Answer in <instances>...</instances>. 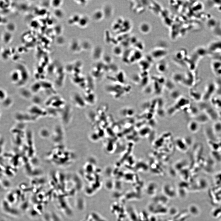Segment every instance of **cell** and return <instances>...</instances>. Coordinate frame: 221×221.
Instances as JSON below:
<instances>
[{"label":"cell","instance_id":"1","mask_svg":"<svg viewBox=\"0 0 221 221\" xmlns=\"http://www.w3.org/2000/svg\"><path fill=\"white\" fill-rule=\"evenodd\" d=\"M141 31L143 32H147L149 31L150 27L148 24L146 23L142 24L141 25L140 27Z\"/></svg>","mask_w":221,"mask_h":221},{"label":"cell","instance_id":"2","mask_svg":"<svg viewBox=\"0 0 221 221\" xmlns=\"http://www.w3.org/2000/svg\"><path fill=\"white\" fill-rule=\"evenodd\" d=\"M51 220L53 221H61L59 217L54 213L51 214Z\"/></svg>","mask_w":221,"mask_h":221}]
</instances>
